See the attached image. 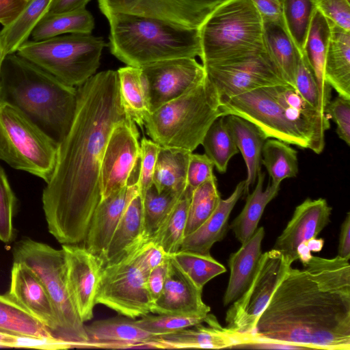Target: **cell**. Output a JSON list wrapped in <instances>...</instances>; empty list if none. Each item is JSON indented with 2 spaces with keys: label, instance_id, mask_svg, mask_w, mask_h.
I'll return each mask as SVG.
<instances>
[{
  "label": "cell",
  "instance_id": "cell-1",
  "mask_svg": "<svg viewBox=\"0 0 350 350\" xmlns=\"http://www.w3.org/2000/svg\"><path fill=\"white\" fill-rule=\"evenodd\" d=\"M72 124L58 144L42 208L49 232L61 244L84 241L100 200V167L116 125L131 120L122 105L117 70L99 72L77 88Z\"/></svg>",
  "mask_w": 350,
  "mask_h": 350
},
{
  "label": "cell",
  "instance_id": "cell-2",
  "mask_svg": "<svg viewBox=\"0 0 350 350\" xmlns=\"http://www.w3.org/2000/svg\"><path fill=\"white\" fill-rule=\"evenodd\" d=\"M302 265L290 267L247 343L350 350L349 258L312 255Z\"/></svg>",
  "mask_w": 350,
  "mask_h": 350
},
{
  "label": "cell",
  "instance_id": "cell-3",
  "mask_svg": "<svg viewBox=\"0 0 350 350\" xmlns=\"http://www.w3.org/2000/svg\"><path fill=\"white\" fill-rule=\"evenodd\" d=\"M77 88L20 56H5L0 77V101L22 111L47 136L59 144L73 120Z\"/></svg>",
  "mask_w": 350,
  "mask_h": 350
},
{
  "label": "cell",
  "instance_id": "cell-4",
  "mask_svg": "<svg viewBox=\"0 0 350 350\" xmlns=\"http://www.w3.org/2000/svg\"><path fill=\"white\" fill-rule=\"evenodd\" d=\"M106 18L110 52L126 66L140 68L167 59L201 57L198 29L120 13L111 14Z\"/></svg>",
  "mask_w": 350,
  "mask_h": 350
},
{
  "label": "cell",
  "instance_id": "cell-5",
  "mask_svg": "<svg viewBox=\"0 0 350 350\" xmlns=\"http://www.w3.org/2000/svg\"><path fill=\"white\" fill-rule=\"evenodd\" d=\"M220 97L207 77L180 96L150 114L144 126L161 147L192 152L202 144L211 124L221 116Z\"/></svg>",
  "mask_w": 350,
  "mask_h": 350
},
{
  "label": "cell",
  "instance_id": "cell-6",
  "mask_svg": "<svg viewBox=\"0 0 350 350\" xmlns=\"http://www.w3.org/2000/svg\"><path fill=\"white\" fill-rule=\"evenodd\" d=\"M202 64L266 50L263 22L252 0H224L199 29Z\"/></svg>",
  "mask_w": 350,
  "mask_h": 350
},
{
  "label": "cell",
  "instance_id": "cell-7",
  "mask_svg": "<svg viewBox=\"0 0 350 350\" xmlns=\"http://www.w3.org/2000/svg\"><path fill=\"white\" fill-rule=\"evenodd\" d=\"M221 116H238L255 124L267 138L323 152L325 137L299 111L284 108L268 92L266 87L230 97L220 98Z\"/></svg>",
  "mask_w": 350,
  "mask_h": 350
},
{
  "label": "cell",
  "instance_id": "cell-8",
  "mask_svg": "<svg viewBox=\"0 0 350 350\" xmlns=\"http://www.w3.org/2000/svg\"><path fill=\"white\" fill-rule=\"evenodd\" d=\"M12 255L13 262L28 266L44 286L57 320L56 338L82 348L88 337L68 289L62 249L25 238L14 245Z\"/></svg>",
  "mask_w": 350,
  "mask_h": 350
},
{
  "label": "cell",
  "instance_id": "cell-9",
  "mask_svg": "<svg viewBox=\"0 0 350 350\" xmlns=\"http://www.w3.org/2000/svg\"><path fill=\"white\" fill-rule=\"evenodd\" d=\"M106 46L102 37L68 33L27 40L16 52L65 84L77 88L96 74Z\"/></svg>",
  "mask_w": 350,
  "mask_h": 350
},
{
  "label": "cell",
  "instance_id": "cell-10",
  "mask_svg": "<svg viewBox=\"0 0 350 350\" xmlns=\"http://www.w3.org/2000/svg\"><path fill=\"white\" fill-rule=\"evenodd\" d=\"M57 148L22 111L0 101V160L46 183L55 167Z\"/></svg>",
  "mask_w": 350,
  "mask_h": 350
},
{
  "label": "cell",
  "instance_id": "cell-11",
  "mask_svg": "<svg viewBox=\"0 0 350 350\" xmlns=\"http://www.w3.org/2000/svg\"><path fill=\"white\" fill-rule=\"evenodd\" d=\"M141 247L103 267L96 297V304L133 319L150 313L153 304L146 283L148 273L139 261Z\"/></svg>",
  "mask_w": 350,
  "mask_h": 350
},
{
  "label": "cell",
  "instance_id": "cell-12",
  "mask_svg": "<svg viewBox=\"0 0 350 350\" xmlns=\"http://www.w3.org/2000/svg\"><path fill=\"white\" fill-rule=\"evenodd\" d=\"M293 262L273 248L262 253L250 284L227 310L226 328L243 337L244 344L248 342L260 314Z\"/></svg>",
  "mask_w": 350,
  "mask_h": 350
},
{
  "label": "cell",
  "instance_id": "cell-13",
  "mask_svg": "<svg viewBox=\"0 0 350 350\" xmlns=\"http://www.w3.org/2000/svg\"><path fill=\"white\" fill-rule=\"evenodd\" d=\"M203 66L220 98L237 96L260 88L287 84L267 49Z\"/></svg>",
  "mask_w": 350,
  "mask_h": 350
},
{
  "label": "cell",
  "instance_id": "cell-14",
  "mask_svg": "<svg viewBox=\"0 0 350 350\" xmlns=\"http://www.w3.org/2000/svg\"><path fill=\"white\" fill-rule=\"evenodd\" d=\"M224 0H98L102 14L120 13L148 17L199 29Z\"/></svg>",
  "mask_w": 350,
  "mask_h": 350
},
{
  "label": "cell",
  "instance_id": "cell-15",
  "mask_svg": "<svg viewBox=\"0 0 350 350\" xmlns=\"http://www.w3.org/2000/svg\"><path fill=\"white\" fill-rule=\"evenodd\" d=\"M332 207L323 198L306 199L298 205L291 220L277 238L273 249L282 252L293 262L302 264L321 250L324 241L317 239L330 221Z\"/></svg>",
  "mask_w": 350,
  "mask_h": 350
},
{
  "label": "cell",
  "instance_id": "cell-16",
  "mask_svg": "<svg viewBox=\"0 0 350 350\" xmlns=\"http://www.w3.org/2000/svg\"><path fill=\"white\" fill-rule=\"evenodd\" d=\"M150 112L196 85L206 76L196 58L159 61L140 67Z\"/></svg>",
  "mask_w": 350,
  "mask_h": 350
},
{
  "label": "cell",
  "instance_id": "cell-17",
  "mask_svg": "<svg viewBox=\"0 0 350 350\" xmlns=\"http://www.w3.org/2000/svg\"><path fill=\"white\" fill-rule=\"evenodd\" d=\"M139 132L132 120L113 129L105 147L100 167V200L125 187L139 164Z\"/></svg>",
  "mask_w": 350,
  "mask_h": 350
},
{
  "label": "cell",
  "instance_id": "cell-18",
  "mask_svg": "<svg viewBox=\"0 0 350 350\" xmlns=\"http://www.w3.org/2000/svg\"><path fill=\"white\" fill-rule=\"evenodd\" d=\"M68 289L81 319L93 317V310L103 265L85 246L62 244Z\"/></svg>",
  "mask_w": 350,
  "mask_h": 350
},
{
  "label": "cell",
  "instance_id": "cell-19",
  "mask_svg": "<svg viewBox=\"0 0 350 350\" xmlns=\"http://www.w3.org/2000/svg\"><path fill=\"white\" fill-rule=\"evenodd\" d=\"M139 165L132 174L128 184L100 200L96 207L84 239V246L100 261L103 260L124 211L139 192L138 177Z\"/></svg>",
  "mask_w": 350,
  "mask_h": 350
},
{
  "label": "cell",
  "instance_id": "cell-20",
  "mask_svg": "<svg viewBox=\"0 0 350 350\" xmlns=\"http://www.w3.org/2000/svg\"><path fill=\"white\" fill-rule=\"evenodd\" d=\"M243 337L224 327L210 312L198 324L147 342L144 349H222L237 347L245 343Z\"/></svg>",
  "mask_w": 350,
  "mask_h": 350
},
{
  "label": "cell",
  "instance_id": "cell-21",
  "mask_svg": "<svg viewBox=\"0 0 350 350\" xmlns=\"http://www.w3.org/2000/svg\"><path fill=\"white\" fill-rule=\"evenodd\" d=\"M198 288L169 256L166 280L160 296L153 302L151 313L204 317L211 308L202 300Z\"/></svg>",
  "mask_w": 350,
  "mask_h": 350
},
{
  "label": "cell",
  "instance_id": "cell-22",
  "mask_svg": "<svg viewBox=\"0 0 350 350\" xmlns=\"http://www.w3.org/2000/svg\"><path fill=\"white\" fill-rule=\"evenodd\" d=\"M10 284L6 294L43 324L56 338V314L49 295L41 280L25 264L13 262Z\"/></svg>",
  "mask_w": 350,
  "mask_h": 350
},
{
  "label": "cell",
  "instance_id": "cell-23",
  "mask_svg": "<svg viewBox=\"0 0 350 350\" xmlns=\"http://www.w3.org/2000/svg\"><path fill=\"white\" fill-rule=\"evenodd\" d=\"M88 341L82 348H144L156 336L139 327L135 319L126 317H112L85 325Z\"/></svg>",
  "mask_w": 350,
  "mask_h": 350
},
{
  "label": "cell",
  "instance_id": "cell-24",
  "mask_svg": "<svg viewBox=\"0 0 350 350\" xmlns=\"http://www.w3.org/2000/svg\"><path fill=\"white\" fill-rule=\"evenodd\" d=\"M245 191V180L239 182L232 194L221 199L211 215L196 230L185 236L179 251L208 254L212 246L226 236L230 215Z\"/></svg>",
  "mask_w": 350,
  "mask_h": 350
},
{
  "label": "cell",
  "instance_id": "cell-25",
  "mask_svg": "<svg viewBox=\"0 0 350 350\" xmlns=\"http://www.w3.org/2000/svg\"><path fill=\"white\" fill-rule=\"evenodd\" d=\"M264 237V228H257L252 236L230 254L228 261L230 273L223 299L224 306L237 300L250 284L262 254Z\"/></svg>",
  "mask_w": 350,
  "mask_h": 350
},
{
  "label": "cell",
  "instance_id": "cell-26",
  "mask_svg": "<svg viewBox=\"0 0 350 350\" xmlns=\"http://www.w3.org/2000/svg\"><path fill=\"white\" fill-rule=\"evenodd\" d=\"M144 237L142 198L138 192L126 205L106 250L103 267L114 263L142 245Z\"/></svg>",
  "mask_w": 350,
  "mask_h": 350
},
{
  "label": "cell",
  "instance_id": "cell-27",
  "mask_svg": "<svg viewBox=\"0 0 350 350\" xmlns=\"http://www.w3.org/2000/svg\"><path fill=\"white\" fill-rule=\"evenodd\" d=\"M331 29L327 18L315 8L308 31L304 53L313 70L319 94V109L331 100L332 87L325 77V62L329 45Z\"/></svg>",
  "mask_w": 350,
  "mask_h": 350
},
{
  "label": "cell",
  "instance_id": "cell-28",
  "mask_svg": "<svg viewBox=\"0 0 350 350\" xmlns=\"http://www.w3.org/2000/svg\"><path fill=\"white\" fill-rule=\"evenodd\" d=\"M227 127L241 152L247 168L243 195H247L251 187L256 182L261 171V154L263 145L268 139L255 124L238 116H224Z\"/></svg>",
  "mask_w": 350,
  "mask_h": 350
},
{
  "label": "cell",
  "instance_id": "cell-29",
  "mask_svg": "<svg viewBox=\"0 0 350 350\" xmlns=\"http://www.w3.org/2000/svg\"><path fill=\"white\" fill-rule=\"evenodd\" d=\"M328 21L331 34L325 62V80L339 96L350 99V32Z\"/></svg>",
  "mask_w": 350,
  "mask_h": 350
},
{
  "label": "cell",
  "instance_id": "cell-30",
  "mask_svg": "<svg viewBox=\"0 0 350 350\" xmlns=\"http://www.w3.org/2000/svg\"><path fill=\"white\" fill-rule=\"evenodd\" d=\"M263 38L270 57L284 81L294 87L299 52L284 21L263 22Z\"/></svg>",
  "mask_w": 350,
  "mask_h": 350
},
{
  "label": "cell",
  "instance_id": "cell-31",
  "mask_svg": "<svg viewBox=\"0 0 350 350\" xmlns=\"http://www.w3.org/2000/svg\"><path fill=\"white\" fill-rule=\"evenodd\" d=\"M265 177V174L260 171L254 189L247 195L243 208L229 226L241 244L247 241L254 233L265 207L279 192L280 186L271 183L263 189Z\"/></svg>",
  "mask_w": 350,
  "mask_h": 350
},
{
  "label": "cell",
  "instance_id": "cell-32",
  "mask_svg": "<svg viewBox=\"0 0 350 350\" xmlns=\"http://www.w3.org/2000/svg\"><path fill=\"white\" fill-rule=\"evenodd\" d=\"M191 152L160 147L155 164L153 185L158 192L183 195L187 187V172Z\"/></svg>",
  "mask_w": 350,
  "mask_h": 350
},
{
  "label": "cell",
  "instance_id": "cell-33",
  "mask_svg": "<svg viewBox=\"0 0 350 350\" xmlns=\"http://www.w3.org/2000/svg\"><path fill=\"white\" fill-rule=\"evenodd\" d=\"M122 105L129 117L142 127L151 113L139 67L126 66L118 70Z\"/></svg>",
  "mask_w": 350,
  "mask_h": 350
},
{
  "label": "cell",
  "instance_id": "cell-34",
  "mask_svg": "<svg viewBox=\"0 0 350 350\" xmlns=\"http://www.w3.org/2000/svg\"><path fill=\"white\" fill-rule=\"evenodd\" d=\"M94 25V18L86 8L46 14L34 27L30 38L33 41H41L67 33H92Z\"/></svg>",
  "mask_w": 350,
  "mask_h": 350
},
{
  "label": "cell",
  "instance_id": "cell-35",
  "mask_svg": "<svg viewBox=\"0 0 350 350\" xmlns=\"http://www.w3.org/2000/svg\"><path fill=\"white\" fill-rule=\"evenodd\" d=\"M0 332L38 338H55L43 324L6 295H0Z\"/></svg>",
  "mask_w": 350,
  "mask_h": 350
},
{
  "label": "cell",
  "instance_id": "cell-36",
  "mask_svg": "<svg viewBox=\"0 0 350 350\" xmlns=\"http://www.w3.org/2000/svg\"><path fill=\"white\" fill-rule=\"evenodd\" d=\"M53 0H28L18 17L3 27L0 36L7 55L16 53L29 40L37 23L47 14Z\"/></svg>",
  "mask_w": 350,
  "mask_h": 350
},
{
  "label": "cell",
  "instance_id": "cell-37",
  "mask_svg": "<svg viewBox=\"0 0 350 350\" xmlns=\"http://www.w3.org/2000/svg\"><path fill=\"white\" fill-rule=\"evenodd\" d=\"M261 164L266 168L271 183L280 186L283 180L297 176V152L282 141L268 138L262 147Z\"/></svg>",
  "mask_w": 350,
  "mask_h": 350
},
{
  "label": "cell",
  "instance_id": "cell-38",
  "mask_svg": "<svg viewBox=\"0 0 350 350\" xmlns=\"http://www.w3.org/2000/svg\"><path fill=\"white\" fill-rule=\"evenodd\" d=\"M192 191L185 189L158 232L150 240L171 256L179 251L187 225L188 209Z\"/></svg>",
  "mask_w": 350,
  "mask_h": 350
},
{
  "label": "cell",
  "instance_id": "cell-39",
  "mask_svg": "<svg viewBox=\"0 0 350 350\" xmlns=\"http://www.w3.org/2000/svg\"><path fill=\"white\" fill-rule=\"evenodd\" d=\"M181 196L168 191L158 192L154 185L146 190L142 198L144 237L146 241L154 238Z\"/></svg>",
  "mask_w": 350,
  "mask_h": 350
},
{
  "label": "cell",
  "instance_id": "cell-40",
  "mask_svg": "<svg viewBox=\"0 0 350 350\" xmlns=\"http://www.w3.org/2000/svg\"><path fill=\"white\" fill-rule=\"evenodd\" d=\"M201 145L206 155L221 174L226 172L230 159L239 152L227 127L224 116L217 118L211 124Z\"/></svg>",
  "mask_w": 350,
  "mask_h": 350
},
{
  "label": "cell",
  "instance_id": "cell-41",
  "mask_svg": "<svg viewBox=\"0 0 350 350\" xmlns=\"http://www.w3.org/2000/svg\"><path fill=\"white\" fill-rule=\"evenodd\" d=\"M170 256L187 277L201 290L211 280L226 272V267L210 253L178 251Z\"/></svg>",
  "mask_w": 350,
  "mask_h": 350
},
{
  "label": "cell",
  "instance_id": "cell-42",
  "mask_svg": "<svg viewBox=\"0 0 350 350\" xmlns=\"http://www.w3.org/2000/svg\"><path fill=\"white\" fill-rule=\"evenodd\" d=\"M285 27L300 54L316 8L312 0H281Z\"/></svg>",
  "mask_w": 350,
  "mask_h": 350
},
{
  "label": "cell",
  "instance_id": "cell-43",
  "mask_svg": "<svg viewBox=\"0 0 350 350\" xmlns=\"http://www.w3.org/2000/svg\"><path fill=\"white\" fill-rule=\"evenodd\" d=\"M221 199L215 177L193 190L188 209L185 237L196 230L211 215Z\"/></svg>",
  "mask_w": 350,
  "mask_h": 350
},
{
  "label": "cell",
  "instance_id": "cell-44",
  "mask_svg": "<svg viewBox=\"0 0 350 350\" xmlns=\"http://www.w3.org/2000/svg\"><path fill=\"white\" fill-rule=\"evenodd\" d=\"M266 89L280 105L299 111L325 137L330 127L328 117L310 105L293 87L281 84L267 86Z\"/></svg>",
  "mask_w": 350,
  "mask_h": 350
},
{
  "label": "cell",
  "instance_id": "cell-45",
  "mask_svg": "<svg viewBox=\"0 0 350 350\" xmlns=\"http://www.w3.org/2000/svg\"><path fill=\"white\" fill-rule=\"evenodd\" d=\"M204 317L165 314H146L135 320L136 324L153 336L173 333L202 322Z\"/></svg>",
  "mask_w": 350,
  "mask_h": 350
},
{
  "label": "cell",
  "instance_id": "cell-46",
  "mask_svg": "<svg viewBox=\"0 0 350 350\" xmlns=\"http://www.w3.org/2000/svg\"><path fill=\"white\" fill-rule=\"evenodd\" d=\"M17 199L0 165V241L11 243L14 238L13 218Z\"/></svg>",
  "mask_w": 350,
  "mask_h": 350
},
{
  "label": "cell",
  "instance_id": "cell-47",
  "mask_svg": "<svg viewBox=\"0 0 350 350\" xmlns=\"http://www.w3.org/2000/svg\"><path fill=\"white\" fill-rule=\"evenodd\" d=\"M294 87L310 105L321 111L317 81L313 70L304 53L299 54V56Z\"/></svg>",
  "mask_w": 350,
  "mask_h": 350
},
{
  "label": "cell",
  "instance_id": "cell-48",
  "mask_svg": "<svg viewBox=\"0 0 350 350\" xmlns=\"http://www.w3.org/2000/svg\"><path fill=\"white\" fill-rule=\"evenodd\" d=\"M160 146L151 139L143 137L140 142L139 192L142 198L153 185V176Z\"/></svg>",
  "mask_w": 350,
  "mask_h": 350
},
{
  "label": "cell",
  "instance_id": "cell-49",
  "mask_svg": "<svg viewBox=\"0 0 350 350\" xmlns=\"http://www.w3.org/2000/svg\"><path fill=\"white\" fill-rule=\"evenodd\" d=\"M325 113L336 124L338 137L350 145V99L338 96L330 100L325 108Z\"/></svg>",
  "mask_w": 350,
  "mask_h": 350
},
{
  "label": "cell",
  "instance_id": "cell-50",
  "mask_svg": "<svg viewBox=\"0 0 350 350\" xmlns=\"http://www.w3.org/2000/svg\"><path fill=\"white\" fill-rule=\"evenodd\" d=\"M214 164L206 154L191 153L187 172V187L192 192L206 181L215 178Z\"/></svg>",
  "mask_w": 350,
  "mask_h": 350
},
{
  "label": "cell",
  "instance_id": "cell-51",
  "mask_svg": "<svg viewBox=\"0 0 350 350\" xmlns=\"http://www.w3.org/2000/svg\"><path fill=\"white\" fill-rule=\"evenodd\" d=\"M313 2L329 21L350 32L349 0H314Z\"/></svg>",
  "mask_w": 350,
  "mask_h": 350
},
{
  "label": "cell",
  "instance_id": "cell-52",
  "mask_svg": "<svg viewBox=\"0 0 350 350\" xmlns=\"http://www.w3.org/2000/svg\"><path fill=\"white\" fill-rule=\"evenodd\" d=\"M168 256L163 248L152 241L144 243L139 251L140 264L148 273L165 262Z\"/></svg>",
  "mask_w": 350,
  "mask_h": 350
},
{
  "label": "cell",
  "instance_id": "cell-53",
  "mask_svg": "<svg viewBox=\"0 0 350 350\" xmlns=\"http://www.w3.org/2000/svg\"><path fill=\"white\" fill-rule=\"evenodd\" d=\"M169 257V256H168ZM168 267L167 260L152 269L147 277V287L153 302L160 296L166 280Z\"/></svg>",
  "mask_w": 350,
  "mask_h": 350
},
{
  "label": "cell",
  "instance_id": "cell-54",
  "mask_svg": "<svg viewBox=\"0 0 350 350\" xmlns=\"http://www.w3.org/2000/svg\"><path fill=\"white\" fill-rule=\"evenodd\" d=\"M262 22L284 21L281 0H252Z\"/></svg>",
  "mask_w": 350,
  "mask_h": 350
},
{
  "label": "cell",
  "instance_id": "cell-55",
  "mask_svg": "<svg viewBox=\"0 0 350 350\" xmlns=\"http://www.w3.org/2000/svg\"><path fill=\"white\" fill-rule=\"evenodd\" d=\"M28 0H0V24L10 25L21 14Z\"/></svg>",
  "mask_w": 350,
  "mask_h": 350
},
{
  "label": "cell",
  "instance_id": "cell-56",
  "mask_svg": "<svg viewBox=\"0 0 350 350\" xmlns=\"http://www.w3.org/2000/svg\"><path fill=\"white\" fill-rule=\"evenodd\" d=\"M338 256L350 259V213H347L341 224L338 247Z\"/></svg>",
  "mask_w": 350,
  "mask_h": 350
},
{
  "label": "cell",
  "instance_id": "cell-57",
  "mask_svg": "<svg viewBox=\"0 0 350 350\" xmlns=\"http://www.w3.org/2000/svg\"><path fill=\"white\" fill-rule=\"evenodd\" d=\"M92 0H53L47 14H58L85 8Z\"/></svg>",
  "mask_w": 350,
  "mask_h": 350
},
{
  "label": "cell",
  "instance_id": "cell-58",
  "mask_svg": "<svg viewBox=\"0 0 350 350\" xmlns=\"http://www.w3.org/2000/svg\"><path fill=\"white\" fill-rule=\"evenodd\" d=\"M6 55H7V54L5 53V49L3 45L1 38V36H0V77H1V72L3 63L4 59Z\"/></svg>",
  "mask_w": 350,
  "mask_h": 350
},
{
  "label": "cell",
  "instance_id": "cell-59",
  "mask_svg": "<svg viewBox=\"0 0 350 350\" xmlns=\"http://www.w3.org/2000/svg\"><path fill=\"white\" fill-rule=\"evenodd\" d=\"M312 1H314V0H312Z\"/></svg>",
  "mask_w": 350,
  "mask_h": 350
}]
</instances>
